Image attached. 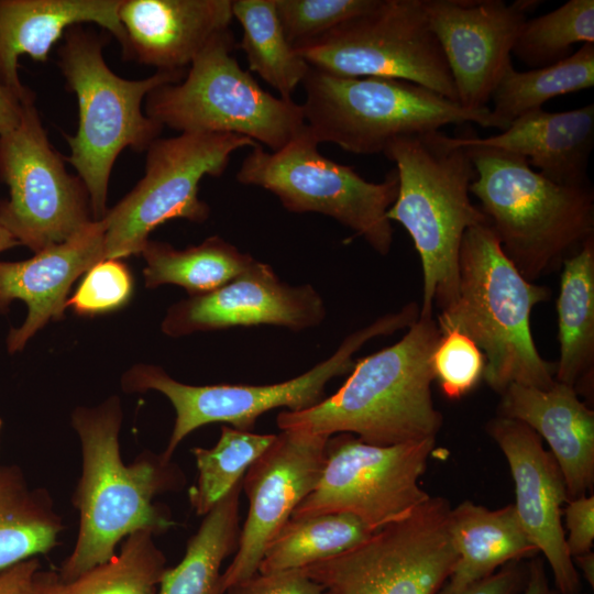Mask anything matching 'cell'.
Here are the masks:
<instances>
[{
    "label": "cell",
    "mask_w": 594,
    "mask_h": 594,
    "mask_svg": "<svg viewBox=\"0 0 594 594\" xmlns=\"http://www.w3.org/2000/svg\"><path fill=\"white\" fill-rule=\"evenodd\" d=\"M121 422L116 396L92 408L79 407L72 415L81 450V472L72 498L79 528L72 552L56 571L64 581L111 559L131 534L146 530L157 536L176 525L154 498L182 488L183 471L163 453L151 451L125 464L120 452Z\"/></svg>",
    "instance_id": "cell-1"
},
{
    "label": "cell",
    "mask_w": 594,
    "mask_h": 594,
    "mask_svg": "<svg viewBox=\"0 0 594 594\" xmlns=\"http://www.w3.org/2000/svg\"><path fill=\"white\" fill-rule=\"evenodd\" d=\"M440 337L433 314H419L398 342L355 361L333 395L305 410L279 413L278 428L345 432L383 447L436 439L443 417L431 395V355Z\"/></svg>",
    "instance_id": "cell-2"
},
{
    "label": "cell",
    "mask_w": 594,
    "mask_h": 594,
    "mask_svg": "<svg viewBox=\"0 0 594 594\" xmlns=\"http://www.w3.org/2000/svg\"><path fill=\"white\" fill-rule=\"evenodd\" d=\"M394 162L398 191L387 218L410 235L422 267L421 315L458 296L459 256L468 229L491 223L470 198L476 176L468 148L441 130L393 140L383 153Z\"/></svg>",
    "instance_id": "cell-3"
},
{
    "label": "cell",
    "mask_w": 594,
    "mask_h": 594,
    "mask_svg": "<svg viewBox=\"0 0 594 594\" xmlns=\"http://www.w3.org/2000/svg\"><path fill=\"white\" fill-rule=\"evenodd\" d=\"M549 297L546 286L527 280L505 255L491 223L479 224L461 242L458 296L436 321L440 333L459 331L479 346L483 380L497 394L512 384L548 389L556 364L538 352L530 316Z\"/></svg>",
    "instance_id": "cell-4"
},
{
    "label": "cell",
    "mask_w": 594,
    "mask_h": 594,
    "mask_svg": "<svg viewBox=\"0 0 594 594\" xmlns=\"http://www.w3.org/2000/svg\"><path fill=\"white\" fill-rule=\"evenodd\" d=\"M476 176L470 185L505 255L529 282L557 271L594 238L592 186L556 184L520 155L460 136Z\"/></svg>",
    "instance_id": "cell-5"
},
{
    "label": "cell",
    "mask_w": 594,
    "mask_h": 594,
    "mask_svg": "<svg viewBox=\"0 0 594 594\" xmlns=\"http://www.w3.org/2000/svg\"><path fill=\"white\" fill-rule=\"evenodd\" d=\"M106 44L105 35L75 25L66 31L58 50V66L76 95L79 118L77 132L65 135L70 154L64 158L87 188L94 220L108 211L109 179L120 153L127 147L146 151L164 129L143 112L146 96L162 85L180 81L187 73L156 70L144 79H124L107 65Z\"/></svg>",
    "instance_id": "cell-6"
},
{
    "label": "cell",
    "mask_w": 594,
    "mask_h": 594,
    "mask_svg": "<svg viewBox=\"0 0 594 594\" xmlns=\"http://www.w3.org/2000/svg\"><path fill=\"white\" fill-rule=\"evenodd\" d=\"M301 85L304 118L314 139L353 154L383 153L397 138L449 124L498 129L491 108L469 110L405 80L340 77L310 67Z\"/></svg>",
    "instance_id": "cell-7"
},
{
    "label": "cell",
    "mask_w": 594,
    "mask_h": 594,
    "mask_svg": "<svg viewBox=\"0 0 594 594\" xmlns=\"http://www.w3.org/2000/svg\"><path fill=\"white\" fill-rule=\"evenodd\" d=\"M233 48L230 29L217 34L180 81L148 92L145 114L180 133H232L276 152L306 125L301 105L264 90Z\"/></svg>",
    "instance_id": "cell-8"
},
{
    "label": "cell",
    "mask_w": 594,
    "mask_h": 594,
    "mask_svg": "<svg viewBox=\"0 0 594 594\" xmlns=\"http://www.w3.org/2000/svg\"><path fill=\"white\" fill-rule=\"evenodd\" d=\"M417 302L385 315L349 334L327 360L292 380L268 385H188L172 378L154 365H135L122 377L127 393L157 391L173 405L176 418L163 455L172 460L178 444L194 430L208 424L224 422L252 431L257 418L275 408L300 411L324 399V388L334 377L354 366L353 354L375 337L392 334L410 327L419 317Z\"/></svg>",
    "instance_id": "cell-9"
},
{
    "label": "cell",
    "mask_w": 594,
    "mask_h": 594,
    "mask_svg": "<svg viewBox=\"0 0 594 594\" xmlns=\"http://www.w3.org/2000/svg\"><path fill=\"white\" fill-rule=\"evenodd\" d=\"M318 144L305 125L276 152L253 147L235 178L271 191L290 212H317L336 219L386 255L393 243L387 211L398 191L396 169L383 182L372 183L351 166L323 156Z\"/></svg>",
    "instance_id": "cell-10"
},
{
    "label": "cell",
    "mask_w": 594,
    "mask_h": 594,
    "mask_svg": "<svg viewBox=\"0 0 594 594\" xmlns=\"http://www.w3.org/2000/svg\"><path fill=\"white\" fill-rule=\"evenodd\" d=\"M257 145L232 133L182 132L156 139L146 150L144 176L101 219L105 260L140 254L150 233L170 219L207 220L210 208L198 196L200 180L220 176L237 150Z\"/></svg>",
    "instance_id": "cell-11"
},
{
    "label": "cell",
    "mask_w": 594,
    "mask_h": 594,
    "mask_svg": "<svg viewBox=\"0 0 594 594\" xmlns=\"http://www.w3.org/2000/svg\"><path fill=\"white\" fill-rule=\"evenodd\" d=\"M295 50L310 67L331 75L405 80L458 102L422 0H377L371 10Z\"/></svg>",
    "instance_id": "cell-12"
},
{
    "label": "cell",
    "mask_w": 594,
    "mask_h": 594,
    "mask_svg": "<svg viewBox=\"0 0 594 594\" xmlns=\"http://www.w3.org/2000/svg\"><path fill=\"white\" fill-rule=\"evenodd\" d=\"M450 509L446 498L430 496L405 519L300 570L322 594H438L457 561Z\"/></svg>",
    "instance_id": "cell-13"
},
{
    "label": "cell",
    "mask_w": 594,
    "mask_h": 594,
    "mask_svg": "<svg viewBox=\"0 0 594 594\" xmlns=\"http://www.w3.org/2000/svg\"><path fill=\"white\" fill-rule=\"evenodd\" d=\"M435 443L383 447L351 433L330 436L319 482L290 517L350 514L373 532L405 519L430 498L419 480Z\"/></svg>",
    "instance_id": "cell-14"
},
{
    "label": "cell",
    "mask_w": 594,
    "mask_h": 594,
    "mask_svg": "<svg viewBox=\"0 0 594 594\" xmlns=\"http://www.w3.org/2000/svg\"><path fill=\"white\" fill-rule=\"evenodd\" d=\"M52 146L34 102L23 106L18 127L0 135V223L34 253L62 243L88 223L89 194Z\"/></svg>",
    "instance_id": "cell-15"
},
{
    "label": "cell",
    "mask_w": 594,
    "mask_h": 594,
    "mask_svg": "<svg viewBox=\"0 0 594 594\" xmlns=\"http://www.w3.org/2000/svg\"><path fill=\"white\" fill-rule=\"evenodd\" d=\"M329 436L285 429L249 468L242 488L249 512L238 549L221 575L223 594L258 572L268 543L321 476Z\"/></svg>",
    "instance_id": "cell-16"
},
{
    "label": "cell",
    "mask_w": 594,
    "mask_h": 594,
    "mask_svg": "<svg viewBox=\"0 0 594 594\" xmlns=\"http://www.w3.org/2000/svg\"><path fill=\"white\" fill-rule=\"evenodd\" d=\"M537 0H422L457 91L460 106L488 108L491 96L512 65V52Z\"/></svg>",
    "instance_id": "cell-17"
},
{
    "label": "cell",
    "mask_w": 594,
    "mask_h": 594,
    "mask_svg": "<svg viewBox=\"0 0 594 594\" xmlns=\"http://www.w3.org/2000/svg\"><path fill=\"white\" fill-rule=\"evenodd\" d=\"M324 317L323 299L311 285L284 283L270 265L255 261L218 289L173 305L162 330L170 337L261 324L300 331Z\"/></svg>",
    "instance_id": "cell-18"
},
{
    "label": "cell",
    "mask_w": 594,
    "mask_h": 594,
    "mask_svg": "<svg viewBox=\"0 0 594 594\" xmlns=\"http://www.w3.org/2000/svg\"><path fill=\"white\" fill-rule=\"evenodd\" d=\"M486 431L508 462L515 485L513 505L528 538L547 559L557 591L581 593L561 520L569 497L558 462L543 448L542 439L520 421L497 416L487 422Z\"/></svg>",
    "instance_id": "cell-19"
},
{
    "label": "cell",
    "mask_w": 594,
    "mask_h": 594,
    "mask_svg": "<svg viewBox=\"0 0 594 594\" xmlns=\"http://www.w3.org/2000/svg\"><path fill=\"white\" fill-rule=\"evenodd\" d=\"M103 260L105 227L101 220H94L68 240L29 260L0 262V311H6L14 299L28 306L23 324L8 334V351L23 350L50 319L61 318L72 284Z\"/></svg>",
    "instance_id": "cell-20"
},
{
    "label": "cell",
    "mask_w": 594,
    "mask_h": 594,
    "mask_svg": "<svg viewBox=\"0 0 594 594\" xmlns=\"http://www.w3.org/2000/svg\"><path fill=\"white\" fill-rule=\"evenodd\" d=\"M123 57L157 70H182L229 29L231 0H122Z\"/></svg>",
    "instance_id": "cell-21"
},
{
    "label": "cell",
    "mask_w": 594,
    "mask_h": 594,
    "mask_svg": "<svg viewBox=\"0 0 594 594\" xmlns=\"http://www.w3.org/2000/svg\"><path fill=\"white\" fill-rule=\"evenodd\" d=\"M498 416L520 421L544 439L563 474L569 501L594 485V413L576 391L557 382L548 389L509 385Z\"/></svg>",
    "instance_id": "cell-22"
},
{
    "label": "cell",
    "mask_w": 594,
    "mask_h": 594,
    "mask_svg": "<svg viewBox=\"0 0 594 594\" xmlns=\"http://www.w3.org/2000/svg\"><path fill=\"white\" fill-rule=\"evenodd\" d=\"M122 0H0V85L22 103L34 102V92L19 77V58L28 55L46 62L52 46L66 31L96 23L124 44L119 19Z\"/></svg>",
    "instance_id": "cell-23"
},
{
    "label": "cell",
    "mask_w": 594,
    "mask_h": 594,
    "mask_svg": "<svg viewBox=\"0 0 594 594\" xmlns=\"http://www.w3.org/2000/svg\"><path fill=\"white\" fill-rule=\"evenodd\" d=\"M471 136L481 145L525 157L556 184L591 186L587 168L594 147V103L562 112L541 108L518 117L499 134Z\"/></svg>",
    "instance_id": "cell-24"
},
{
    "label": "cell",
    "mask_w": 594,
    "mask_h": 594,
    "mask_svg": "<svg viewBox=\"0 0 594 594\" xmlns=\"http://www.w3.org/2000/svg\"><path fill=\"white\" fill-rule=\"evenodd\" d=\"M448 529L457 561L440 588L446 594L457 593L509 562L532 559L539 553L513 504L490 509L464 501L450 509Z\"/></svg>",
    "instance_id": "cell-25"
},
{
    "label": "cell",
    "mask_w": 594,
    "mask_h": 594,
    "mask_svg": "<svg viewBox=\"0 0 594 594\" xmlns=\"http://www.w3.org/2000/svg\"><path fill=\"white\" fill-rule=\"evenodd\" d=\"M557 300L560 358L557 382L590 393L594 364V238L562 264Z\"/></svg>",
    "instance_id": "cell-26"
},
{
    "label": "cell",
    "mask_w": 594,
    "mask_h": 594,
    "mask_svg": "<svg viewBox=\"0 0 594 594\" xmlns=\"http://www.w3.org/2000/svg\"><path fill=\"white\" fill-rule=\"evenodd\" d=\"M50 493L14 464L0 465V572L58 546L64 530Z\"/></svg>",
    "instance_id": "cell-27"
},
{
    "label": "cell",
    "mask_w": 594,
    "mask_h": 594,
    "mask_svg": "<svg viewBox=\"0 0 594 594\" xmlns=\"http://www.w3.org/2000/svg\"><path fill=\"white\" fill-rule=\"evenodd\" d=\"M241 490L242 481L204 516L180 562L164 571L157 594H223L220 570L238 549Z\"/></svg>",
    "instance_id": "cell-28"
},
{
    "label": "cell",
    "mask_w": 594,
    "mask_h": 594,
    "mask_svg": "<svg viewBox=\"0 0 594 594\" xmlns=\"http://www.w3.org/2000/svg\"><path fill=\"white\" fill-rule=\"evenodd\" d=\"M154 537L146 530L131 534L111 559L69 581L40 570L34 594H157L167 565Z\"/></svg>",
    "instance_id": "cell-29"
},
{
    "label": "cell",
    "mask_w": 594,
    "mask_h": 594,
    "mask_svg": "<svg viewBox=\"0 0 594 594\" xmlns=\"http://www.w3.org/2000/svg\"><path fill=\"white\" fill-rule=\"evenodd\" d=\"M141 253L146 261L143 271L146 287L174 284L190 296L218 289L256 261L218 235L184 250L147 240Z\"/></svg>",
    "instance_id": "cell-30"
},
{
    "label": "cell",
    "mask_w": 594,
    "mask_h": 594,
    "mask_svg": "<svg viewBox=\"0 0 594 594\" xmlns=\"http://www.w3.org/2000/svg\"><path fill=\"white\" fill-rule=\"evenodd\" d=\"M593 86L594 43H585L550 66L527 72L510 66L491 96V112L503 131L518 117L541 109L550 99Z\"/></svg>",
    "instance_id": "cell-31"
},
{
    "label": "cell",
    "mask_w": 594,
    "mask_h": 594,
    "mask_svg": "<svg viewBox=\"0 0 594 594\" xmlns=\"http://www.w3.org/2000/svg\"><path fill=\"white\" fill-rule=\"evenodd\" d=\"M232 15L242 28L240 47L249 69L292 99L310 66L287 41L277 15L275 0H233Z\"/></svg>",
    "instance_id": "cell-32"
},
{
    "label": "cell",
    "mask_w": 594,
    "mask_h": 594,
    "mask_svg": "<svg viewBox=\"0 0 594 594\" xmlns=\"http://www.w3.org/2000/svg\"><path fill=\"white\" fill-rule=\"evenodd\" d=\"M372 534L350 514L290 517L268 543L258 572L302 569L352 548Z\"/></svg>",
    "instance_id": "cell-33"
},
{
    "label": "cell",
    "mask_w": 594,
    "mask_h": 594,
    "mask_svg": "<svg viewBox=\"0 0 594 594\" xmlns=\"http://www.w3.org/2000/svg\"><path fill=\"white\" fill-rule=\"evenodd\" d=\"M275 436L222 426L220 438L212 448H194L191 453L198 475L188 491V499L195 513L205 516L238 485Z\"/></svg>",
    "instance_id": "cell-34"
},
{
    "label": "cell",
    "mask_w": 594,
    "mask_h": 594,
    "mask_svg": "<svg viewBox=\"0 0 594 594\" xmlns=\"http://www.w3.org/2000/svg\"><path fill=\"white\" fill-rule=\"evenodd\" d=\"M578 43H594L593 0H569L553 11L526 20L512 54L535 69L569 57Z\"/></svg>",
    "instance_id": "cell-35"
},
{
    "label": "cell",
    "mask_w": 594,
    "mask_h": 594,
    "mask_svg": "<svg viewBox=\"0 0 594 594\" xmlns=\"http://www.w3.org/2000/svg\"><path fill=\"white\" fill-rule=\"evenodd\" d=\"M377 0H275L277 15L296 48L371 10Z\"/></svg>",
    "instance_id": "cell-36"
},
{
    "label": "cell",
    "mask_w": 594,
    "mask_h": 594,
    "mask_svg": "<svg viewBox=\"0 0 594 594\" xmlns=\"http://www.w3.org/2000/svg\"><path fill=\"white\" fill-rule=\"evenodd\" d=\"M485 358L479 346L459 331H447L431 355L433 378L450 399L469 394L483 380Z\"/></svg>",
    "instance_id": "cell-37"
},
{
    "label": "cell",
    "mask_w": 594,
    "mask_h": 594,
    "mask_svg": "<svg viewBox=\"0 0 594 594\" xmlns=\"http://www.w3.org/2000/svg\"><path fill=\"white\" fill-rule=\"evenodd\" d=\"M132 290L133 279L128 266L119 258H107L86 272L67 306L78 315L105 314L124 306Z\"/></svg>",
    "instance_id": "cell-38"
},
{
    "label": "cell",
    "mask_w": 594,
    "mask_h": 594,
    "mask_svg": "<svg viewBox=\"0 0 594 594\" xmlns=\"http://www.w3.org/2000/svg\"><path fill=\"white\" fill-rule=\"evenodd\" d=\"M322 586L302 570L256 572L230 587L226 594H322Z\"/></svg>",
    "instance_id": "cell-39"
},
{
    "label": "cell",
    "mask_w": 594,
    "mask_h": 594,
    "mask_svg": "<svg viewBox=\"0 0 594 594\" xmlns=\"http://www.w3.org/2000/svg\"><path fill=\"white\" fill-rule=\"evenodd\" d=\"M565 544L571 558L591 551L594 540V497L571 499L564 508Z\"/></svg>",
    "instance_id": "cell-40"
},
{
    "label": "cell",
    "mask_w": 594,
    "mask_h": 594,
    "mask_svg": "<svg viewBox=\"0 0 594 594\" xmlns=\"http://www.w3.org/2000/svg\"><path fill=\"white\" fill-rule=\"evenodd\" d=\"M526 580L527 568L520 561H514L453 594H518L524 590ZM438 594L446 593L439 591Z\"/></svg>",
    "instance_id": "cell-41"
},
{
    "label": "cell",
    "mask_w": 594,
    "mask_h": 594,
    "mask_svg": "<svg viewBox=\"0 0 594 594\" xmlns=\"http://www.w3.org/2000/svg\"><path fill=\"white\" fill-rule=\"evenodd\" d=\"M40 570L38 558H32L0 572V594H34V580Z\"/></svg>",
    "instance_id": "cell-42"
},
{
    "label": "cell",
    "mask_w": 594,
    "mask_h": 594,
    "mask_svg": "<svg viewBox=\"0 0 594 594\" xmlns=\"http://www.w3.org/2000/svg\"><path fill=\"white\" fill-rule=\"evenodd\" d=\"M24 105L13 91L0 85V135L18 127Z\"/></svg>",
    "instance_id": "cell-43"
},
{
    "label": "cell",
    "mask_w": 594,
    "mask_h": 594,
    "mask_svg": "<svg viewBox=\"0 0 594 594\" xmlns=\"http://www.w3.org/2000/svg\"><path fill=\"white\" fill-rule=\"evenodd\" d=\"M522 594H560L550 586L544 563L540 558H532L527 565V580Z\"/></svg>",
    "instance_id": "cell-44"
},
{
    "label": "cell",
    "mask_w": 594,
    "mask_h": 594,
    "mask_svg": "<svg viewBox=\"0 0 594 594\" xmlns=\"http://www.w3.org/2000/svg\"><path fill=\"white\" fill-rule=\"evenodd\" d=\"M573 564L576 570L581 571L582 576L586 582L594 587V553L588 551L572 558Z\"/></svg>",
    "instance_id": "cell-45"
},
{
    "label": "cell",
    "mask_w": 594,
    "mask_h": 594,
    "mask_svg": "<svg viewBox=\"0 0 594 594\" xmlns=\"http://www.w3.org/2000/svg\"><path fill=\"white\" fill-rule=\"evenodd\" d=\"M20 245L13 235L0 223V253Z\"/></svg>",
    "instance_id": "cell-46"
},
{
    "label": "cell",
    "mask_w": 594,
    "mask_h": 594,
    "mask_svg": "<svg viewBox=\"0 0 594 594\" xmlns=\"http://www.w3.org/2000/svg\"><path fill=\"white\" fill-rule=\"evenodd\" d=\"M1 428H2V420L0 418V432H1Z\"/></svg>",
    "instance_id": "cell-47"
},
{
    "label": "cell",
    "mask_w": 594,
    "mask_h": 594,
    "mask_svg": "<svg viewBox=\"0 0 594 594\" xmlns=\"http://www.w3.org/2000/svg\"><path fill=\"white\" fill-rule=\"evenodd\" d=\"M579 594H582V593H579Z\"/></svg>",
    "instance_id": "cell-48"
}]
</instances>
